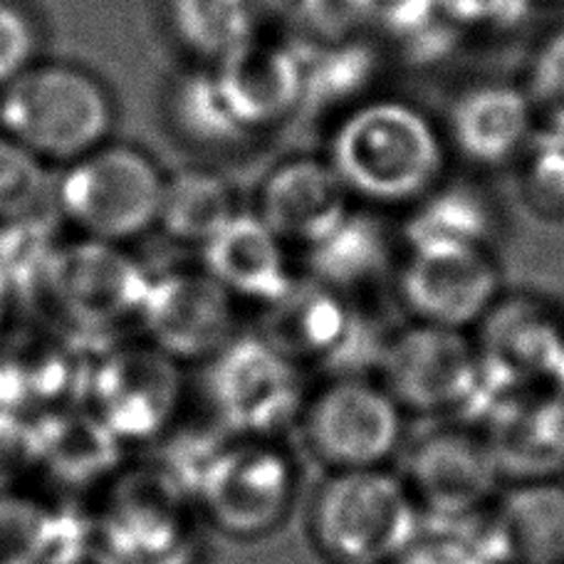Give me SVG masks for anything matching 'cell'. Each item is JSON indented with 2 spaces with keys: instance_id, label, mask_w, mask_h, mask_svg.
<instances>
[{
  "instance_id": "52a82bcc",
  "label": "cell",
  "mask_w": 564,
  "mask_h": 564,
  "mask_svg": "<svg viewBox=\"0 0 564 564\" xmlns=\"http://www.w3.org/2000/svg\"><path fill=\"white\" fill-rule=\"evenodd\" d=\"M184 399V365L144 337H119L89 355L83 404L124 446L171 433Z\"/></svg>"
},
{
  "instance_id": "60d3db41",
  "label": "cell",
  "mask_w": 564,
  "mask_h": 564,
  "mask_svg": "<svg viewBox=\"0 0 564 564\" xmlns=\"http://www.w3.org/2000/svg\"><path fill=\"white\" fill-rule=\"evenodd\" d=\"M552 389L560 391V394L564 397V357L560 361V369H557V375H555V381H552Z\"/></svg>"
},
{
  "instance_id": "7c38bea8",
  "label": "cell",
  "mask_w": 564,
  "mask_h": 564,
  "mask_svg": "<svg viewBox=\"0 0 564 564\" xmlns=\"http://www.w3.org/2000/svg\"><path fill=\"white\" fill-rule=\"evenodd\" d=\"M258 335L302 371L332 369L337 377L359 375L367 361L377 365L384 347L369 339L339 292L317 280H292L282 295L263 305Z\"/></svg>"
},
{
  "instance_id": "cb8c5ba5",
  "label": "cell",
  "mask_w": 564,
  "mask_h": 564,
  "mask_svg": "<svg viewBox=\"0 0 564 564\" xmlns=\"http://www.w3.org/2000/svg\"><path fill=\"white\" fill-rule=\"evenodd\" d=\"M532 124L528 95L508 85L468 89L451 112V137L478 164H502L525 147Z\"/></svg>"
},
{
  "instance_id": "ab89813d",
  "label": "cell",
  "mask_w": 564,
  "mask_h": 564,
  "mask_svg": "<svg viewBox=\"0 0 564 564\" xmlns=\"http://www.w3.org/2000/svg\"><path fill=\"white\" fill-rule=\"evenodd\" d=\"M147 564H198V542H191V545L181 547L178 552H174V555L147 562Z\"/></svg>"
},
{
  "instance_id": "ffe728a7",
  "label": "cell",
  "mask_w": 564,
  "mask_h": 564,
  "mask_svg": "<svg viewBox=\"0 0 564 564\" xmlns=\"http://www.w3.org/2000/svg\"><path fill=\"white\" fill-rule=\"evenodd\" d=\"M256 214L288 246L312 248L349 218V188L329 161L290 159L263 181Z\"/></svg>"
},
{
  "instance_id": "d4e9b609",
  "label": "cell",
  "mask_w": 564,
  "mask_h": 564,
  "mask_svg": "<svg viewBox=\"0 0 564 564\" xmlns=\"http://www.w3.org/2000/svg\"><path fill=\"white\" fill-rule=\"evenodd\" d=\"M171 132L200 151H234L253 137L226 102L214 67L194 65L171 79L164 95Z\"/></svg>"
},
{
  "instance_id": "9a60e30c",
  "label": "cell",
  "mask_w": 564,
  "mask_h": 564,
  "mask_svg": "<svg viewBox=\"0 0 564 564\" xmlns=\"http://www.w3.org/2000/svg\"><path fill=\"white\" fill-rule=\"evenodd\" d=\"M89 351L50 322L0 335V411L37 421L83 401Z\"/></svg>"
},
{
  "instance_id": "5b68a950",
  "label": "cell",
  "mask_w": 564,
  "mask_h": 564,
  "mask_svg": "<svg viewBox=\"0 0 564 564\" xmlns=\"http://www.w3.org/2000/svg\"><path fill=\"white\" fill-rule=\"evenodd\" d=\"M423 510L406 480L387 468L332 470L312 506L310 528L335 564H397Z\"/></svg>"
},
{
  "instance_id": "4dcf8cb0",
  "label": "cell",
  "mask_w": 564,
  "mask_h": 564,
  "mask_svg": "<svg viewBox=\"0 0 564 564\" xmlns=\"http://www.w3.org/2000/svg\"><path fill=\"white\" fill-rule=\"evenodd\" d=\"M312 253V275L322 285L341 290L359 282L377 278L384 268V243L375 234V228L347 218L335 234L319 240L310 248Z\"/></svg>"
},
{
  "instance_id": "836d02e7",
  "label": "cell",
  "mask_w": 564,
  "mask_h": 564,
  "mask_svg": "<svg viewBox=\"0 0 564 564\" xmlns=\"http://www.w3.org/2000/svg\"><path fill=\"white\" fill-rule=\"evenodd\" d=\"M414 243L426 240H460V243H480L482 246V214L470 204V198L448 196L436 200L423 214L416 224Z\"/></svg>"
},
{
  "instance_id": "4fadbf2b",
  "label": "cell",
  "mask_w": 564,
  "mask_h": 564,
  "mask_svg": "<svg viewBox=\"0 0 564 564\" xmlns=\"http://www.w3.org/2000/svg\"><path fill=\"white\" fill-rule=\"evenodd\" d=\"M399 290L416 322L468 332L498 302L500 275L486 246L426 240L411 248Z\"/></svg>"
},
{
  "instance_id": "8fae6325",
  "label": "cell",
  "mask_w": 564,
  "mask_h": 564,
  "mask_svg": "<svg viewBox=\"0 0 564 564\" xmlns=\"http://www.w3.org/2000/svg\"><path fill=\"white\" fill-rule=\"evenodd\" d=\"M300 426L332 470L384 468L404 438V409L377 381L345 375L310 394Z\"/></svg>"
},
{
  "instance_id": "f546056e",
  "label": "cell",
  "mask_w": 564,
  "mask_h": 564,
  "mask_svg": "<svg viewBox=\"0 0 564 564\" xmlns=\"http://www.w3.org/2000/svg\"><path fill=\"white\" fill-rule=\"evenodd\" d=\"M55 166L0 132V224L55 210Z\"/></svg>"
},
{
  "instance_id": "603a6c76",
  "label": "cell",
  "mask_w": 564,
  "mask_h": 564,
  "mask_svg": "<svg viewBox=\"0 0 564 564\" xmlns=\"http://www.w3.org/2000/svg\"><path fill=\"white\" fill-rule=\"evenodd\" d=\"M508 564H564V486L520 480L488 512Z\"/></svg>"
},
{
  "instance_id": "9c48e42d",
  "label": "cell",
  "mask_w": 564,
  "mask_h": 564,
  "mask_svg": "<svg viewBox=\"0 0 564 564\" xmlns=\"http://www.w3.org/2000/svg\"><path fill=\"white\" fill-rule=\"evenodd\" d=\"M206 397L224 436L278 441L307 406L305 371L253 332L206 361Z\"/></svg>"
},
{
  "instance_id": "7402d4cb",
  "label": "cell",
  "mask_w": 564,
  "mask_h": 564,
  "mask_svg": "<svg viewBox=\"0 0 564 564\" xmlns=\"http://www.w3.org/2000/svg\"><path fill=\"white\" fill-rule=\"evenodd\" d=\"M200 268L236 300L268 305L295 280L290 273L288 243L258 214H238L198 250Z\"/></svg>"
},
{
  "instance_id": "5bb4252c",
  "label": "cell",
  "mask_w": 564,
  "mask_h": 564,
  "mask_svg": "<svg viewBox=\"0 0 564 564\" xmlns=\"http://www.w3.org/2000/svg\"><path fill=\"white\" fill-rule=\"evenodd\" d=\"M236 297L204 268L151 275L137 327L181 365H206L236 332Z\"/></svg>"
},
{
  "instance_id": "ba28073f",
  "label": "cell",
  "mask_w": 564,
  "mask_h": 564,
  "mask_svg": "<svg viewBox=\"0 0 564 564\" xmlns=\"http://www.w3.org/2000/svg\"><path fill=\"white\" fill-rule=\"evenodd\" d=\"M295 466L278 441L220 436L191 470L196 508L234 538H260L285 520Z\"/></svg>"
},
{
  "instance_id": "3957f363",
  "label": "cell",
  "mask_w": 564,
  "mask_h": 564,
  "mask_svg": "<svg viewBox=\"0 0 564 564\" xmlns=\"http://www.w3.org/2000/svg\"><path fill=\"white\" fill-rule=\"evenodd\" d=\"M327 161L349 194L379 204H404L438 181L443 144L416 107L379 99L355 109L337 127Z\"/></svg>"
},
{
  "instance_id": "e575fe53",
  "label": "cell",
  "mask_w": 564,
  "mask_h": 564,
  "mask_svg": "<svg viewBox=\"0 0 564 564\" xmlns=\"http://www.w3.org/2000/svg\"><path fill=\"white\" fill-rule=\"evenodd\" d=\"M528 97L532 109L545 115L552 127L564 129V30L552 35L538 53Z\"/></svg>"
},
{
  "instance_id": "7a4b0ae2",
  "label": "cell",
  "mask_w": 564,
  "mask_h": 564,
  "mask_svg": "<svg viewBox=\"0 0 564 564\" xmlns=\"http://www.w3.org/2000/svg\"><path fill=\"white\" fill-rule=\"evenodd\" d=\"M115 127L112 89L83 65L40 59L0 89V132L50 166H65L107 144Z\"/></svg>"
},
{
  "instance_id": "8992f818",
  "label": "cell",
  "mask_w": 564,
  "mask_h": 564,
  "mask_svg": "<svg viewBox=\"0 0 564 564\" xmlns=\"http://www.w3.org/2000/svg\"><path fill=\"white\" fill-rule=\"evenodd\" d=\"M194 492L166 460L124 463L89 502L85 525L119 564H147L196 542Z\"/></svg>"
},
{
  "instance_id": "e0dca14e",
  "label": "cell",
  "mask_w": 564,
  "mask_h": 564,
  "mask_svg": "<svg viewBox=\"0 0 564 564\" xmlns=\"http://www.w3.org/2000/svg\"><path fill=\"white\" fill-rule=\"evenodd\" d=\"M33 478L59 510L63 502L89 506L127 463L124 443L83 401L33 421Z\"/></svg>"
},
{
  "instance_id": "74e56055",
  "label": "cell",
  "mask_w": 564,
  "mask_h": 564,
  "mask_svg": "<svg viewBox=\"0 0 564 564\" xmlns=\"http://www.w3.org/2000/svg\"><path fill=\"white\" fill-rule=\"evenodd\" d=\"M43 564H119L99 542L89 535L87 525H77L57 542Z\"/></svg>"
},
{
  "instance_id": "6da1fadb",
  "label": "cell",
  "mask_w": 564,
  "mask_h": 564,
  "mask_svg": "<svg viewBox=\"0 0 564 564\" xmlns=\"http://www.w3.org/2000/svg\"><path fill=\"white\" fill-rule=\"evenodd\" d=\"M151 275L124 246L97 238H63L33 297L45 322L97 349L137 325Z\"/></svg>"
},
{
  "instance_id": "f1b7e54d",
  "label": "cell",
  "mask_w": 564,
  "mask_h": 564,
  "mask_svg": "<svg viewBox=\"0 0 564 564\" xmlns=\"http://www.w3.org/2000/svg\"><path fill=\"white\" fill-rule=\"evenodd\" d=\"M397 564H508L488 512L433 516L423 512L419 530Z\"/></svg>"
},
{
  "instance_id": "484cf974",
  "label": "cell",
  "mask_w": 564,
  "mask_h": 564,
  "mask_svg": "<svg viewBox=\"0 0 564 564\" xmlns=\"http://www.w3.org/2000/svg\"><path fill=\"white\" fill-rule=\"evenodd\" d=\"M236 214L228 178L210 169H178L166 174L156 228L174 243L200 250Z\"/></svg>"
},
{
  "instance_id": "d590c367",
  "label": "cell",
  "mask_w": 564,
  "mask_h": 564,
  "mask_svg": "<svg viewBox=\"0 0 564 564\" xmlns=\"http://www.w3.org/2000/svg\"><path fill=\"white\" fill-rule=\"evenodd\" d=\"M33 458V423L0 411V492L28 486Z\"/></svg>"
},
{
  "instance_id": "f35d334b",
  "label": "cell",
  "mask_w": 564,
  "mask_h": 564,
  "mask_svg": "<svg viewBox=\"0 0 564 564\" xmlns=\"http://www.w3.org/2000/svg\"><path fill=\"white\" fill-rule=\"evenodd\" d=\"M15 290L10 285L8 275L0 270V335L10 327V315H13V305H15Z\"/></svg>"
},
{
  "instance_id": "8d00e7d4",
  "label": "cell",
  "mask_w": 564,
  "mask_h": 564,
  "mask_svg": "<svg viewBox=\"0 0 564 564\" xmlns=\"http://www.w3.org/2000/svg\"><path fill=\"white\" fill-rule=\"evenodd\" d=\"M532 184L538 194L552 200H564V129H555V134L535 149Z\"/></svg>"
},
{
  "instance_id": "44dd1931",
  "label": "cell",
  "mask_w": 564,
  "mask_h": 564,
  "mask_svg": "<svg viewBox=\"0 0 564 564\" xmlns=\"http://www.w3.org/2000/svg\"><path fill=\"white\" fill-rule=\"evenodd\" d=\"M226 102L250 134L282 122L305 95V67L290 47L263 37L214 65Z\"/></svg>"
},
{
  "instance_id": "1f68e13d",
  "label": "cell",
  "mask_w": 564,
  "mask_h": 564,
  "mask_svg": "<svg viewBox=\"0 0 564 564\" xmlns=\"http://www.w3.org/2000/svg\"><path fill=\"white\" fill-rule=\"evenodd\" d=\"M59 224L57 210L0 224V270L8 275L15 297L35 292L55 248L63 243Z\"/></svg>"
},
{
  "instance_id": "277c9868",
  "label": "cell",
  "mask_w": 564,
  "mask_h": 564,
  "mask_svg": "<svg viewBox=\"0 0 564 564\" xmlns=\"http://www.w3.org/2000/svg\"><path fill=\"white\" fill-rule=\"evenodd\" d=\"M164 181V169L149 151L109 139L59 166L55 210L75 236L127 246L156 228Z\"/></svg>"
},
{
  "instance_id": "30bf717a",
  "label": "cell",
  "mask_w": 564,
  "mask_h": 564,
  "mask_svg": "<svg viewBox=\"0 0 564 564\" xmlns=\"http://www.w3.org/2000/svg\"><path fill=\"white\" fill-rule=\"evenodd\" d=\"M379 384L411 414H473L482 397L476 341L463 329L414 325L384 341Z\"/></svg>"
},
{
  "instance_id": "83f0119b",
  "label": "cell",
  "mask_w": 564,
  "mask_h": 564,
  "mask_svg": "<svg viewBox=\"0 0 564 564\" xmlns=\"http://www.w3.org/2000/svg\"><path fill=\"white\" fill-rule=\"evenodd\" d=\"M83 522L28 488L0 492V564H43Z\"/></svg>"
},
{
  "instance_id": "4316f807",
  "label": "cell",
  "mask_w": 564,
  "mask_h": 564,
  "mask_svg": "<svg viewBox=\"0 0 564 564\" xmlns=\"http://www.w3.org/2000/svg\"><path fill=\"white\" fill-rule=\"evenodd\" d=\"M164 20L194 65L214 67L258 35L256 0H164Z\"/></svg>"
},
{
  "instance_id": "d6986e66",
  "label": "cell",
  "mask_w": 564,
  "mask_h": 564,
  "mask_svg": "<svg viewBox=\"0 0 564 564\" xmlns=\"http://www.w3.org/2000/svg\"><path fill=\"white\" fill-rule=\"evenodd\" d=\"M502 480H545L564 470V397L552 387L490 397L476 411Z\"/></svg>"
},
{
  "instance_id": "2e32d148",
  "label": "cell",
  "mask_w": 564,
  "mask_h": 564,
  "mask_svg": "<svg viewBox=\"0 0 564 564\" xmlns=\"http://www.w3.org/2000/svg\"><path fill=\"white\" fill-rule=\"evenodd\" d=\"M473 341L482 371V397L476 411L490 397L552 387L564 357L560 319L528 297L498 300L478 322Z\"/></svg>"
},
{
  "instance_id": "ac0fdd59",
  "label": "cell",
  "mask_w": 564,
  "mask_h": 564,
  "mask_svg": "<svg viewBox=\"0 0 564 564\" xmlns=\"http://www.w3.org/2000/svg\"><path fill=\"white\" fill-rule=\"evenodd\" d=\"M404 480L423 512L476 516L496 500L502 473L482 433L441 429L414 443Z\"/></svg>"
},
{
  "instance_id": "d6a6232c",
  "label": "cell",
  "mask_w": 564,
  "mask_h": 564,
  "mask_svg": "<svg viewBox=\"0 0 564 564\" xmlns=\"http://www.w3.org/2000/svg\"><path fill=\"white\" fill-rule=\"evenodd\" d=\"M45 30L25 0H0V89L43 59Z\"/></svg>"
}]
</instances>
